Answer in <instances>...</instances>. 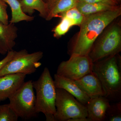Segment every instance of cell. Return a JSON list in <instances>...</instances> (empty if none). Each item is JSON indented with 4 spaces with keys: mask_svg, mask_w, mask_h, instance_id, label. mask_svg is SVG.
Returning <instances> with one entry per match:
<instances>
[{
    "mask_svg": "<svg viewBox=\"0 0 121 121\" xmlns=\"http://www.w3.org/2000/svg\"><path fill=\"white\" fill-rule=\"evenodd\" d=\"M121 15V7L115 10L84 16L78 36L68 49L70 56L89 55L97 38L104 29Z\"/></svg>",
    "mask_w": 121,
    "mask_h": 121,
    "instance_id": "1",
    "label": "cell"
},
{
    "mask_svg": "<svg viewBox=\"0 0 121 121\" xmlns=\"http://www.w3.org/2000/svg\"><path fill=\"white\" fill-rule=\"evenodd\" d=\"M121 62L119 54L93 63L92 71L98 78L110 102L121 99Z\"/></svg>",
    "mask_w": 121,
    "mask_h": 121,
    "instance_id": "2",
    "label": "cell"
},
{
    "mask_svg": "<svg viewBox=\"0 0 121 121\" xmlns=\"http://www.w3.org/2000/svg\"><path fill=\"white\" fill-rule=\"evenodd\" d=\"M121 51V24L120 22L114 21L96 39L89 56L94 63L118 54Z\"/></svg>",
    "mask_w": 121,
    "mask_h": 121,
    "instance_id": "3",
    "label": "cell"
},
{
    "mask_svg": "<svg viewBox=\"0 0 121 121\" xmlns=\"http://www.w3.org/2000/svg\"><path fill=\"white\" fill-rule=\"evenodd\" d=\"M36 92L35 109L37 113L41 112L45 117L55 115L56 88L49 69L45 67L37 80L32 81Z\"/></svg>",
    "mask_w": 121,
    "mask_h": 121,
    "instance_id": "4",
    "label": "cell"
},
{
    "mask_svg": "<svg viewBox=\"0 0 121 121\" xmlns=\"http://www.w3.org/2000/svg\"><path fill=\"white\" fill-rule=\"evenodd\" d=\"M56 121H89L86 107L65 90L56 89Z\"/></svg>",
    "mask_w": 121,
    "mask_h": 121,
    "instance_id": "5",
    "label": "cell"
},
{
    "mask_svg": "<svg viewBox=\"0 0 121 121\" xmlns=\"http://www.w3.org/2000/svg\"><path fill=\"white\" fill-rule=\"evenodd\" d=\"M9 105L18 117L27 120L36 117V95L32 81L24 82L9 98Z\"/></svg>",
    "mask_w": 121,
    "mask_h": 121,
    "instance_id": "6",
    "label": "cell"
},
{
    "mask_svg": "<svg viewBox=\"0 0 121 121\" xmlns=\"http://www.w3.org/2000/svg\"><path fill=\"white\" fill-rule=\"evenodd\" d=\"M43 56V52L38 51L29 54L25 49L16 53L11 60L0 70V77L6 74L22 73L31 74L36 71L41 63L39 62Z\"/></svg>",
    "mask_w": 121,
    "mask_h": 121,
    "instance_id": "7",
    "label": "cell"
},
{
    "mask_svg": "<svg viewBox=\"0 0 121 121\" xmlns=\"http://www.w3.org/2000/svg\"><path fill=\"white\" fill-rule=\"evenodd\" d=\"M70 56L68 60L60 63L57 68L56 74L76 80L93 72L94 63L89 55Z\"/></svg>",
    "mask_w": 121,
    "mask_h": 121,
    "instance_id": "8",
    "label": "cell"
},
{
    "mask_svg": "<svg viewBox=\"0 0 121 121\" xmlns=\"http://www.w3.org/2000/svg\"><path fill=\"white\" fill-rule=\"evenodd\" d=\"M26 75L13 73L0 77V101L8 99L25 82Z\"/></svg>",
    "mask_w": 121,
    "mask_h": 121,
    "instance_id": "9",
    "label": "cell"
},
{
    "mask_svg": "<svg viewBox=\"0 0 121 121\" xmlns=\"http://www.w3.org/2000/svg\"><path fill=\"white\" fill-rule=\"evenodd\" d=\"M75 81L90 98L99 96L105 97V93L101 83L93 72Z\"/></svg>",
    "mask_w": 121,
    "mask_h": 121,
    "instance_id": "10",
    "label": "cell"
},
{
    "mask_svg": "<svg viewBox=\"0 0 121 121\" xmlns=\"http://www.w3.org/2000/svg\"><path fill=\"white\" fill-rule=\"evenodd\" d=\"M110 105L109 100L104 96L90 99L86 106L89 121H106V113Z\"/></svg>",
    "mask_w": 121,
    "mask_h": 121,
    "instance_id": "11",
    "label": "cell"
},
{
    "mask_svg": "<svg viewBox=\"0 0 121 121\" xmlns=\"http://www.w3.org/2000/svg\"><path fill=\"white\" fill-rule=\"evenodd\" d=\"M54 80L56 89L65 90L82 104L86 105L90 98L78 86L75 80L64 78L56 74L54 75Z\"/></svg>",
    "mask_w": 121,
    "mask_h": 121,
    "instance_id": "12",
    "label": "cell"
},
{
    "mask_svg": "<svg viewBox=\"0 0 121 121\" xmlns=\"http://www.w3.org/2000/svg\"><path fill=\"white\" fill-rule=\"evenodd\" d=\"M17 31L15 24H5L0 22V54L4 55L13 50L17 37Z\"/></svg>",
    "mask_w": 121,
    "mask_h": 121,
    "instance_id": "13",
    "label": "cell"
},
{
    "mask_svg": "<svg viewBox=\"0 0 121 121\" xmlns=\"http://www.w3.org/2000/svg\"><path fill=\"white\" fill-rule=\"evenodd\" d=\"M78 0H48L46 2L47 12L45 19L50 21L70 9L76 7Z\"/></svg>",
    "mask_w": 121,
    "mask_h": 121,
    "instance_id": "14",
    "label": "cell"
},
{
    "mask_svg": "<svg viewBox=\"0 0 121 121\" xmlns=\"http://www.w3.org/2000/svg\"><path fill=\"white\" fill-rule=\"evenodd\" d=\"M76 7L82 14L86 16L104 11L115 10L121 7V5H114L103 3L78 2Z\"/></svg>",
    "mask_w": 121,
    "mask_h": 121,
    "instance_id": "15",
    "label": "cell"
},
{
    "mask_svg": "<svg viewBox=\"0 0 121 121\" xmlns=\"http://www.w3.org/2000/svg\"><path fill=\"white\" fill-rule=\"evenodd\" d=\"M22 11L31 16L35 10L39 12L41 17L45 19L47 16V4L43 0H18Z\"/></svg>",
    "mask_w": 121,
    "mask_h": 121,
    "instance_id": "16",
    "label": "cell"
},
{
    "mask_svg": "<svg viewBox=\"0 0 121 121\" xmlns=\"http://www.w3.org/2000/svg\"><path fill=\"white\" fill-rule=\"evenodd\" d=\"M11 8L12 17L9 23L15 24L22 21L31 22L34 20V17L27 15L22 11L18 0H3Z\"/></svg>",
    "mask_w": 121,
    "mask_h": 121,
    "instance_id": "17",
    "label": "cell"
},
{
    "mask_svg": "<svg viewBox=\"0 0 121 121\" xmlns=\"http://www.w3.org/2000/svg\"><path fill=\"white\" fill-rule=\"evenodd\" d=\"M60 22L52 30L54 37L60 38L65 35L72 26L74 23L70 20L65 17H61Z\"/></svg>",
    "mask_w": 121,
    "mask_h": 121,
    "instance_id": "18",
    "label": "cell"
},
{
    "mask_svg": "<svg viewBox=\"0 0 121 121\" xmlns=\"http://www.w3.org/2000/svg\"><path fill=\"white\" fill-rule=\"evenodd\" d=\"M106 121H121V101L110 105L106 113Z\"/></svg>",
    "mask_w": 121,
    "mask_h": 121,
    "instance_id": "19",
    "label": "cell"
},
{
    "mask_svg": "<svg viewBox=\"0 0 121 121\" xmlns=\"http://www.w3.org/2000/svg\"><path fill=\"white\" fill-rule=\"evenodd\" d=\"M65 17L70 20L75 25L80 26L84 19V16L80 13L76 7L70 9L60 14L59 17Z\"/></svg>",
    "mask_w": 121,
    "mask_h": 121,
    "instance_id": "20",
    "label": "cell"
},
{
    "mask_svg": "<svg viewBox=\"0 0 121 121\" xmlns=\"http://www.w3.org/2000/svg\"><path fill=\"white\" fill-rule=\"evenodd\" d=\"M18 118L9 104L0 105V121H17Z\"/></svg>",
    "mask_w": 121,
    "mask_h": 121,
    "instance_id": "21",
    "label": "cell"
},
{
    "mask_svg": "<svg viewBox=\"0 0 121 121\" xmlns=\"http://www.w3.org/2000/svg\"><path fill=\"white\" fill-rule=\"evenodd\" d=\"M7 8V4L3 0H0V22L5 24L9 23Z\"/></svg>",
    "mask_w": 121,
    "mask_h": 121,
    "instance_id": "22",
    "label": "cell"
},
{
    "mask_svg": "<svg viewBox=\"0 0 121 121\" xmlns=\"http://www.w3.org/2000/svg\"><path fill=\"white\" fill-rule=\"evenodd\" d=\"M78 2L87 3H103L114 5H120L115 0H78Z\"/></svg>",
    "mask_w": 121,
    "mask_h": 121,
    "instance_id": "23",
    "label": "cell"
},
{
    "mask_svg": "<svg viewBox=\"0 0 121 121\" xmlns=\"http://www.w3.org/2000/svg\"><path fill=\"white\" fill-rule=\"evenodd\" d=\"M16 52L17 51L12 50L8 52L7 56L2 60L0 61V70L6 64L13 58Z\"/></svg>",
    "mask_w": 121,
    "mask_h": 121,
    "instance_id": "24",
    "label": "cell"
},
{
    "mask_svg": "<svg viewBox=\"0 0 121 121\" xmlns=\"http://www.w3.org/2000/svg\"><path fill=\"white\" fill-rule=\"evenodd\" d=\"M115 0L117 2H118L119 4H120V2H121V0Z\"/></svg>",
    "mask_w": 121,
    "mask_h": 121,
    "instance_id": "25",
    "label": "cell"
},
{
    "mask_svg": "<svg viewBox=\"0 0 121 121\" xmlns=\"http://www.w3.org/2000/svg\"><path fill=\"white\" fill-rule=\"evenodd\" d=\"M43 0L44 1H45V2H47L48 1V0Z\"/></svg>",
    "mask_w": 121,
    "mask_h": 121,
    "instance_id": "26",
    "label": "cell"
},
{
    "mask_svg": "<svg viewBox=\"0 0 121 121\" xmlns=\"http://www.w3.org/2000/svg\"></svg>",
    "mask_w": 121,
    "mask_h": 121,
    "instance_id": "27",
    "label": "cell"
}]
</instances>
